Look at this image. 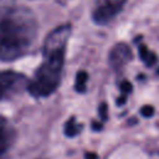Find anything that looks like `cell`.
Returning <instances> with one entry per match:
<instances>
[{"label": "cell", "instance_id": "cell-1", "mask_svg": "<svg viewBox=\"0 0 159 159\" xmlns=\"http://www.w3.org/2000/svg\"><path fill=\"white\" fill-rule=\"evenodd\" d=\"M39 32L35 14L14 0H0V60L14 61L26 55Z\"/></svg>", "mask_w": 159, "mask_h": 159}, {"label": "cell", "instance_id": "cell-2", "mask_svg": "<svg viewBox=\"0 0 159 159\" xmlns=\"http://www.w3.org/2000/svg\"><path fill=\"white\" fill-rule=\"evenodd\" d=\"M70 35L71 25L63 24L53 29L45 39L42 62L27 83V91L31 96L36 98L47 97L57 89L61 82L66 46Z\"/></svg>", "mask_w": 159, "mask_h": 159}, {"label": "cell", "instance_id": "cell-3", "mask_svg": "<svg viewBox=\"0 0 159 159\" xmlns=\"http://www.w3.org/2000/svg\"><path fill=\"white\" fill-rule=\"evenodd\" d=\"M27 78L15 71H0V101L27 87Z\"/></svg>", "mask_w": 159, "mask_h": 159}, {"label": "cell", "instance_id": "cell-4", "mask_svg": "<svg viewBox=\"0 0 159 159\" xmlns=\"http://www.w3.org/2000/svg\"><path fill=\"white\" fill-rule=\"evenodd\" d=\"M127 0H102L92 12V19L97 25H107L123 9Z\"/></svg>", "mask_w": 159, "mask_h": 159}, {"label": "cell", "instance_id": "cell-5", "mask_svg": "<svg viewBox=\"0 0 159 159\" xmlns=\"http://www.w3.org/2000/svg\"><path fill=\"white\" fill-rule=\"evenodd\" d=\"M132 58H133L132 50L124 42H119L114 45L109 52V65L116 72H120Z\"/></svg>", "mask_w": 159, "mask_h": 159}, {"label": "cell", "instance_id": "cell-6", "mask_svg": "<svg viewBox=\"0 0 159 159\" xmlns=\"http://www.w3.org/2000/svg\"><path fill=\"white\" fill-rule=\"evenodd\" d=\"M15 139V129L10 122L0 116V159H4Z\"/></svg>", "mask_w": 159, "mask_h": 159}, {"label": "cell", "instance_id": "cell-7", "mask_svg": "<svg viewBox=\"0 0 159 159\" xmlns=\"http://www.w3.org/2000/svg\"><path fill=\"white\" fill-rule=\"evenodd\" d=\"M138 52H139L140 60L144 62V65L147 67H155L158 65L157 55L153 51H150L144 43H139L138 45Z\"/></svg>", "mask_w": 159, "mask_h": 159}, {"label": "cell", "instance_id": "cell-8", "mask_svg": "<svg viewBox=\"0 0 159 159\" xmlns=\"http://www.w3.org/2000/svg\"><path fill=\"white\" fill-rule=\"evenodd\" d=\"M81 129H82L81 124L76 122V118L75 117H71L66 122V124H65V134L67 137H75V135H77L81 132Z\"/></svg>", "mask_w": 159, "mask_h": 159}, {"label": "cell", "instance_id": "cell-9", "mask_svg": "<svg viewBox=\"0 0 159 159\" xmlns=\"http://www.w3.org/2000/svg\"><path fill=\"white\" fill-rule=\"evenodd\" d=\"M88 81V75L86 71H80L76 76V82H75V89L80 93L86 91V84Z\"/></svg>", "mask_w": 159, "mask_h": 159}, {"label": "cell", "instance_id": "cell-10", "mask_svg": "<svg viewBox=\"0 0 159 159\" xmlns=\"http://www.w3.org/2000/svg\"><path fill=\"white\" fill-rule=\"evenodd\" d=\"M120 98H118V101H117V103H118V106H122L124 102H125V99H127V97H128V94L132 92V89H133V87H132V84H130V82L129 81H123L122 83H120Z\"/></svg>", "mask_w": 159, "mask_h": 159}, {"label": "cell", "instance_id": "cell-11", "mask_svg": "<svg viewBox=\"0 0 159 159\" xmlns=\"http://www.w3.org/2000/svg\"><path fill=\"white\" fill-rule=\"evenodd\" d=\"M140 113L144 117H152L154 114V107L153 106H149V104L148 106H144V107H142Z\"/></svg>", "mask_w": 159, "mask_h": 159}, {"label": "cell", "instance_id": "cell-12", "mask_svg": "<svg viewBox=\"0 0 159 159\" xmlns=\"http://www.w3.org/2000/svg\"><path fill=\"white\" fill-rule=\"evenodd\" d=\"M99 116H101V118L103 120L107 119V104L106 103H102L99 106Z\"/></svg>", "mask_w": 159, "mask_h": 159}, {"label": "cell", "instance_id": "cell-13", "mask_svg": "<svg viewBox=\"0 0 159 159\" xmlns=\"http://www.w3.org/2000/svg\"><path fill=\"white\" fill-rule=\"evenodd\" d=\"M84 159H98V155L96 153H86Z\"/></svg>", "mask_w": 159, "mask_h": 159}]
</instances>
